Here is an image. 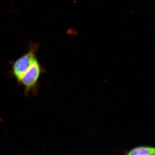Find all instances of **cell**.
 <instances>
[{
  "instance_id": "obj_1",
  "label": "cell",
  "mask_w": 155,
  "mask_h": 155,
  "mask_svg": "<svg viewBox=\"0 0 155 155\" xmlns=\"http://www.w3.org/2000/svg\"><path fill=\"white\" fill-rule=\"evenodd\" d=\"M44 72L43 68L37 57L32 61L18 83L24 88L25 94L37 93L40 78Z\"/></svg>"
},
{
  "instance_id": "obj_3",
  "label": "cell",
  "mask_w": 155,
  "mask_h": 155,
  "mask_svg": "<svg viewBox=\"0 0 155 155\" xmlns=\"http://www.w3.org/2000/svg\"><path fill=\"white\" fill-rule=\"evenodd\" d=\"M126 155H155V147H136L130 150Z\"/></svg>"
},
{
  "instance_id": "obj_2",
  "label": "cell",
  "mask_w": 155,
  "mask_h": 155,
  "mask_svg": "<svg viewBox=\"0 0 155 155\" xmlns=\"http://www.w3.org/2000/svg\"><path fill=\"white\" fill-rule=\"evenodd\" d=\"M39 45L38 43L31 42L28 51L12 62L10 73L18 84L32 61L37 58Z\"/></svg>"
}]
</instances>
